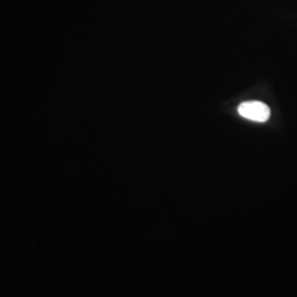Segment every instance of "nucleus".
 Wrapping results in <instances>:
<instances>
[{
	"label": "nucleus",
	"instance_id": "nucleus-1",
	"mask_svg": "<svg viewBox=\"0 0 297 297\" xmlns=\"http://www.w3.org/2000/svg\"><path fill=\"white\" fill-rule=\"evenodd\" d=\"M238 113L243 118L258 122H266L271 115L268 106L261 101H245L239 106Z\"/></svg>",
	"mask_w": 297,
	"mask_h": 297
}]
</instances>
